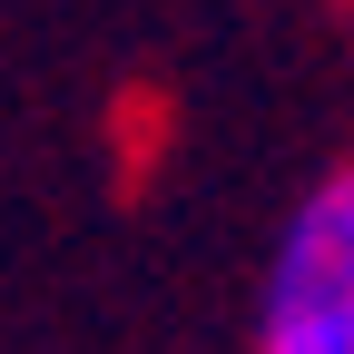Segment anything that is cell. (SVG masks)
<instances>
[{
  "mask_svg": "<svg viewBox=\"0 0 354 354\" xmlns=\"http://www.w3.org/2000/svg\"><path fill=\"white\" fill-rule=\"evenodd\" d=\"M256 354H354V167H335L286 216L266 266Z\"/></svg>",
  "mask_w": 354,
  "mask_h": 354,
  "instance_id": "obj_1",
  "label": "cell"
},
{
  "mask_svg": "<svg viewBox=\"0 0 354 354\" xmlns=\"http://www.w3.org/2000/svg\"><path fill=\"white\" fill-rule=\"evenodd\" d=\"M344 10H354V0H344Z\"/></svg>",
  "mask_w": 354,
  "mask_h": 354,
  "instance_id": "obj_2",
  "label": "cell"
}]
</instances>
